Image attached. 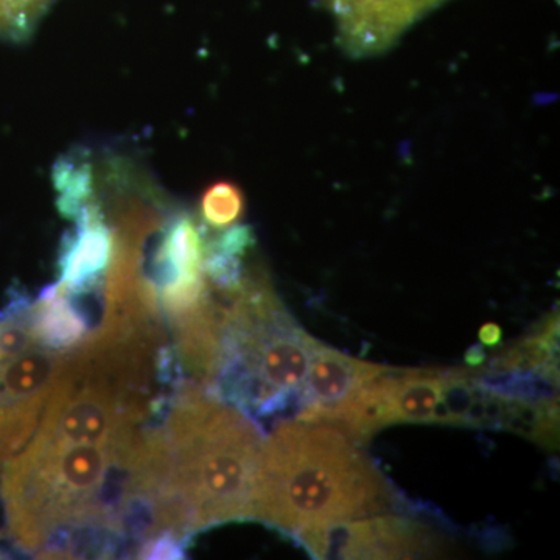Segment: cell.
I'll list each match as a JSON object with an SVG mask.
<instances>
[{
	"instance_id": "1",
	"label": "cell",
	"mask_w": 560,
	"mask_h": 560,
	"mask_svg": "<svg viewBox=\"0 0 560 560\" xmlns=\"http://www.w3.org/2000/svg\"><path fill=\"white\" fill-rule=\"evenodd\" d=\"M390 503L388 482L345 430L283 419L264 440L253 518L300 541L313 558H327L335 530Z\"/></svg>"
},
{
	"instance_id": "2",
	"label": "cell",
	"mask_w": 560,
	"mask_h": 560,
	"mask_svg": "<svg viewBox=\"0 0 560 560\" xmlns=\"http://www.w3.org/2000/svg\"><path fill=\"white\" fill-rule=\"evenodd\" d=\"M161 430L167 470L153 499L179 504L195 533L254 517L265 440L257 423L200 383L184 382Z\"/></svg>"
},
{
	"instance_id": "3",
	"label": "cell",
	"mask_w": 560,
	"mask_h": 560,
	"mask_svg": "<svg viewBox=\"0 0 560 560\" xmlns=\"http://www.w3.org/2000/svg\"><path fill=\"white\" fill-rule=\"evenodd\" d=\"M318 345L283 307L265 272L250 268L228 304L219 371L206 389L259 427L294 416Z\"/></svg>"
},
{
	"instance_id": "4",
	"label": "cell",
	"mask_w": 560,
	"mask_h": 560,
	"mask_svg": "<svg viewBox=\"0 0 560 560\" xmlns=\"http://www.w3.org/2000/svg\"><path fill=\"white\" fill-rule=\"evenodd\" d=\"M451 370L386 368L353 397L335 427L357 442L394 423H438Z\"/></svg>"
},
{
	"instance_id": "5",
	"label": "cell",
	"mask_w": 560,
	"mask_h": 560,
	"mask_svg": "<svg viewBox=\"0 0 560 560\" xmlns=\"http://www.w3.org/2000/svg\"><path fill=\"white\" fill-rule=\"evenodd\" d=\"M444 0H324L337 20L338 40L352 57L383 54Z\"/></svg>"
},
{
	"instance_id": "6",
	"label": "cell",
	"mask_w": 560,
	"mask_h": 560,
	"mask_svg": "<svg viewBox=\"0 0 560 560\" xmlns=\"http://www.w3.org/2000/svg\"><path fill=\"white\" fill-rule=\"evenodd\" d=\"M386 368L355 359L319 341L302 385L294 419L335 425L353 397Z\"/></svg>"
},
{
	"instance_id": "7",
	"label": "cell",
	"mask_w": 560,
	"mask_h": 560,
	"mask_svg": "<svg viewBox=\"0 0 560 560\" xmlns=\"http://www.w3.org/2000/svg\"><path fill=\"white\" fill-rule=\"evenodd\" d=\"M338 555L345 559H415L438 550L436 537L411 518L383 515L341 526Z\"/></svg>"
},
{
	"instance_id": "8",
	"label": "cell",
	"mask_w": 560,
	"mask_h": 560,
	"mask_svg": "<svg viewBox=\"0 0 560 560\" xmlns=\"http://www.w3.org/2000/svg\"><path fill=\"white\" fill-rule=\"evenodd\" d=\"M33 330L43 346L57 350L79 348L91 327L68 296L49 287L28 307Z\"/></svg>"
},
{
	"instance_id": "9",
	"label": "cell",
	"mask_w": 560,
	"mask_h": 560,
	"mask_svg": "<svg viewBox=\"0 0 560 560\" xmlns=\"http://www.w3.org/2000/svg\"><path fill=\"white\" fill-rule=\"evenodd\" d=\"M486 370L536 372L559 383V315L541 320L536 330L490 361Z\"/></svg>"
},
{
	"instance_id": "10",
	"label": "cell",
	"mask_w": 560,
	"mask_h": 560,
	"mask_svg": "<svg viewBox=\"0 0 560 560\" xmlns=\"http://www.w3.org/2000/svg\"><path fill=\"white\" fill-rule=\"evenodd\" d=\"M245 215V195L230 180H219L202 194L200 217L210 231L234 226Z\"/></svg>"
},
{
	"instance_id": "11",
	"label": "cell",
	"mask_w": 560,
	"mask_h": 560,
	"mask_svg": "<svg viewBox=\"0 0 560 560\" xmlns=\"http://www.w3.org/2000/svg\"><path fill=\"white\" fill-rule=\"evenodd\" d=\"M55 0H0V36L28 38Z\"/></svg>"
},
{
	"instance_id": "12",
	"label": "cell",
	"mask_w": 560,
	"mask_h": 560,
	"mask_svg": "<svg viewBox=\"0 0 560 560\" xmlns=\"http://www.w3.org/2000/svg\"><path fill=\"white\" fill-rule=\"evenodd\" d=\"M184 541L171 533H160L140 545L139 559H184Z\"/></svg>"
},
{
	"instance_id": "13",
	"label": "cell",
	"mask_w": 560,
	"mask_h": 560,
	"mask_svg": "<svg viewBox=\"0 0 560 560\" xmlns=\"http://www.w3.org/2000/svg\"><path fill=\"white\" fill-rule=\"evenodd\" d=\"M478 338H480L481 346L493 348V346H499L503 341V330L497 324L488 323L478 331Z\"/></svg>"
},
{
	"instance_id": "14",
	"label": "cell",
	"mask_w": 560,
	"mask_h": 560,
	"mask_svg": "<svg viewBox=\"0 0 560 560\" xmlns=\"http://www.w3.org/2000/svg\"><path fill=\"white\" fill-rule=\"evenodd\" d=\"M486 353L485 349H482L481 345L471 346L466 353V363L467 366L471 368V370H477V368H481L482 363H485Z\"/></svg>"
}]
</instances>
